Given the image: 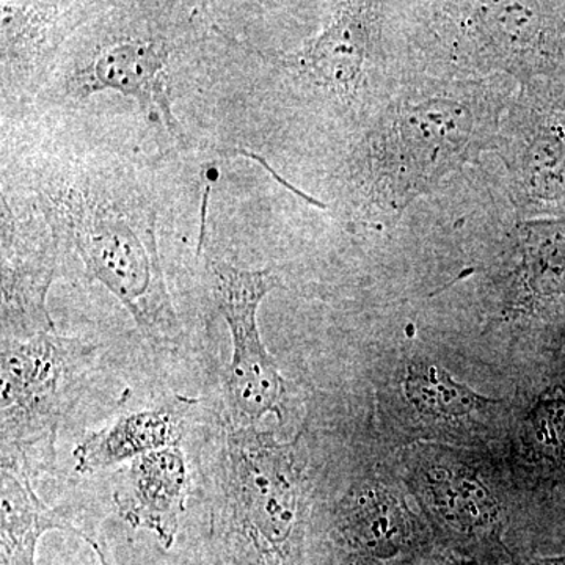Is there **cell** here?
<instances>
[{
	"instance_id": "12",
	"label": "cell",
	"mask_w": 565,
	"mask_h": 565,
	"mask_svg": "<svg viewBox=\"0 0 565 565\" xmlns=\"http://www.w3.org/2000/svg\"><path fill=\"white\" fill-rule=\"evenodd\" d=\"M70 17L68 6L2 2L3 77L43 63L70 31Z\"/></svg>"
},
{
	"instance_id": "14",
	"label": "cell",
	"mask_w": 565,
	"mask_h": 565,
	"mask_svg": "<svg viewBox=\"0 0 565 565\" xmlns=\"http://www.w3.org/2000/svg\"><path fill=\"white\" fill-rule=\"evenodd\" d=\"M399 511V509H397ZM394 511L384 494H353L341 505L338 530L345 546L359 557L388 559L399 552L405 539L403 515Z\"/></svg>"
},
{
	"instance_id": "10",
	"label": "cell",
	"mask_w": 565,
	"mask_h": 565,
	"mask_svg": "<svg viewBox=\"0 0 565 565\" xmlns=\"http://www.w3.org/2000/svg\"><path fill=\"white\" fill-rule=\"evenodd\" d=\"M31 465L22 456L2 455L0 487V545L2 565H35L36 546L47 531H65L93 546L104 561L102 548L71 525L39 497L31 481Z\"/></svg>"
},
{
	"instance_id": "4",
	"label": "cell",
	"mask_w": 565,
	"mask_h": 565,
	"mask_svg": "<svg viewBox=\"0 0 565 565\" xmlns=\"http://www.w3.org/2000/svg\"><path fill=\"white\" fill-rule=\"evenodd\" d=\"M278 282L270 269L247 270L225 262L211 263L212 294L233 341L225 377L232 426L255 427L264 416L281 415L285 379L267 352L258 327L259 305Z\"/></svg>"
},
{
	"instance_id": "6",
	"label": "cell",
	"mask_w": 565,
	"mask_h": 565,
	"mask_svg": "<svg viewBox=\"0 0 565 565\" xmlns=\"http://www.w3.org/2000/svg\"><path fill=\"white\" fill-rule=\"evenodd\" d=\"M470 118L456 103L427 102L405 106L393 118L379 143L381 180L390 178L396 191L408 193L437 180L462 158L470 140Z\"/></svg>"
},
{
	"instance_id": "3",
	"label": "cell",
	"mask_w": 565,
	"mask_h": 565,
	"mask_svg": "<svg viewBox=\"0 0 565 565\" xmlns=\"http://www.w3.org/2000/svg\"><path fill=\"white\" fill-rule=\"evenodd\" d=\"M223 492L234 559L264 565L288 555L300 516V475L289 446L256 427L230 426Z\"/></svg>"
},
{
	"instance_id": "2",
	"label": "cell",
	"mask_w": 565,
	"mask_h": 565,
	"mask_svg": "<svg viewBox=\"0 0 565 565\" xmlns=\"http://www.w3.org/2000/svg\"><path fill=\"white\" fill-rule=\"evenodd\" d=\"M96 345L79 338L41 333L2 338L0 434L2 455L54 462L58 429L79 403L95 367Z\"/></svg>"
},
{
	"instance_id": "15",
	"label": "cell",
	"mask_w": 565,
	"mask_h": 565,
	"mask_svg": "<svg viewBox=\"0 0 565 565\" xmlns=\"http://www.w3.org/2000/svg\"><path fill=\"white\" fill-rule=\"evenodd\" d=\"M405 392L419 412L435 418H460L489 403L467 386L456 384L440 367L424 364L408 371Z\"/></svg>"
},
{
	"instance_id": "11",
	"label": "cell",
	"mask_w": 565,
	"mask_h": 565,
	"mask_svg": "<svg viewBox=\"0 0 565 565\" xmlns=\"http://www.w3.org/2000/svg\"><path fill=\"white\" fill-rule=\"evenodd\" d=\"M367 22L364 10L348 6L299 54L289 58L308 77L333 92H349L359 82L366 55Z\"/></svg>"
},
{
	"instance_id": "1",
	"label": "cell",
	"mask_w": 565,
	"mask_h": 565,
	"mask_svg": "<svg viewBox=\"0 0 565 565\" xmlns=\"http://www.w3.org/2000/svg\"><path fill=\"white\" fill-rule=\"evenodd\" d=\"M58 241L81 256L85 273L103 282L154 348L180 344L182 326L167 288L156 211L139 193L84 178L41 195Z\"/></svg>"
},
{
	"instance_id": "7",
	"label": "cell",
	"mask_w": 565,
	"mask_h": 565,
	"mask_svg": "<svg viewBox=\"0 0 565 565\" xmlns=\"http://www.w3.org/2000/svg\"><path fill=\"white\" fill-rule=\"evenodd\" d=\"M170 57L172 44L162 36L111 39L71 74L68 90L79 98L106 90L120 93L136 99L148 120L180 137L170 99Z\"/></svg>"
},
{
	"instance_id": "5",
	"label": "cell",
	"mask_w": 565,
	"mask_h": 565,
	"mask_svg": "<svg viewBox=\"0 0 565 565\" xmlns=\"http://www.w3.org/2000/svg\"><path fill=\"white\" fill-rule=\"evenodd\" d=\"M57 244L44 212L41 218L18 215L2 195V338L55 332L47 294L57 269Z\"/></svg>"
},
{
	"instance_id": "13",
	"label": "cell",
	"mask_w": 565,
	"mask_h": 565,
	"mask_svg": "<svg viewBox=\"0 0 565 565\" xmlns=\"http://www.w3.org/2000/svg\"><path fill=\"white\" fill-rule=\"evenodd\" d=\"M522 247L520 305L533 313L565 307V222L526 225Z\"/></svg>"
},
{
	"instance_id": "16",
	"label": "cell",
	"mask_w": 565,
	"mask_h": 565,
	"mask_svg": "<svg viewBox=\"0 0 565 565\" xmlns=\"http://www.w3.org/2000/svg\"><path fill=\"white\" fill-rule=\"evenodd\" d=\"M534 184L542 192L559 195L565 191V139L564 136L545 140L535 150Z\"/></svg>"
},
{
	"instance_id": "8",
	"label": "cell",
	"mask_w": 565,
	"mask_h": 565,
	"mask_svg": "<svg viewBox=\"0 0 565 565\" xmlns=\"http://www.w3.org/2000/svg\"><path fill=\"white\" fill-rule=\"evenodd\" d=\"M189 492V470L180 446L132 460L114 492L118 514L136 530L150 531L172 548Z\"/></svg>"
},
{
	"instance_id": "9",
	"label": "cell",
	"mask_w": 565,
	"mask_h": 565,
	"mask_svg": "<svg viewBox=\"0 0 565 565\" xmlns=\"http://www.w3.org/2000/svg\"><path fill=\"white\" fill-rule=\"evenodd\" d=\"M193 404V399L178 397L162 407L122 415L104 429L87 435L73 451L77 473H99L115 465L180 446L188 426L185 415Z\"/></svg>"
}]
</instances>
